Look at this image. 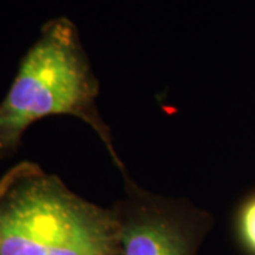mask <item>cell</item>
Returning a JSON list of instances; mask_svg holds the SVG:
<instances>
[{"mask_svg": "<svg viewBox=\"0 0 255 255\" xmlns=\"http://www.w3.org/2000/svg\"><path fill=\"white\" fill-rule=\"evenodd\" d=\"M98 95L100 82L73 21L65 17L47 21L21 57L9 91L0 101V160L17 153L33 124L65 115L91 128L121 174H128L101 115Z\"/></svg>", "mask_w": 255, "mask_h": 255, "instance_id": "6da1fadb", "label": "cell"}, {"mask_svg": "<svg viewBox=\"0 0 255 255\" xmlns=\"http://www.w3.org/2000/svg\"><path fill=\"white\" fill-rule=\"evenodd\" d=\"M0 255H122L118 219L23 160L0 177Z\"/></svg>", "mask_w": 255, "mask_h": 255, "instance_id": "7a4b0ae2", "label": "cell"}, {"mask_svg": "<svg viewBox=\"0 0 255 255\" xmlns=\"http://www.w3.org/2000/svg\"><path fill=\"white\" fill-rule=\"evenodd\" d=\"M122 177L124 196L112 206L122 255H197L213 226L210 213Z\"/></svg>", "mask_w": 255, "mask_h": 255, "instance_id": "3957f363", "label": "cell"}, {"mask_svg": "<svg viewBox=\"0 0 255 255\" xmlns=\"http://www.w3.org/2000/svg\"><path fill=\"white\" fill-rule=\"evenodd\" d=\"M234 233L240 248L247 255H255V193L250 194L237 209Z\"/></svg>", "mask_w": 255, "mask_h": 255, "instance_id": "277c9868", "label": "cell"}]
</instances>
